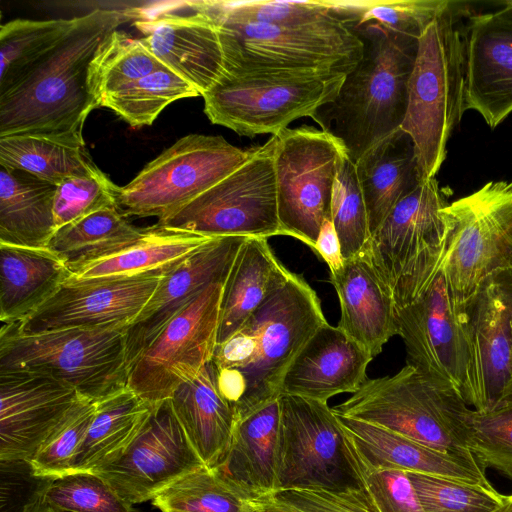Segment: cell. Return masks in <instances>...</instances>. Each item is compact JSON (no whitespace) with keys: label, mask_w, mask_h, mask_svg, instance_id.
Here are the masks:
<instances>
[{"label":"cell","mask_w":512,"mask_h":512,"mask_svg":"<svg viewBox=\"0 0 512 512\" xmlns=\"http://www.w3.org/2000/svg\"><path fill=\"white\" fill-rule=\"evenodd\" d=\"M130 9L96 8L36 59L0 81V137L45 134L83 138L85 120L101 107L97 59Z\"/></svg>","instance_id":"cell-1"},{"label":"cell","mask_w":512,"mask_h":512,"mask_svg":"<svg viewBox=\"0 0 512 512\" xmlns=\"http://www.w3.org/2000/svg\"><path fill=\"white\" fill-rule=\"evenodd\" d=\"M363 55L346 75L336 98L312 117L355 162L374 144L400 129L408 102V82L419 39L376 23L353 28Z\"/></svg>","instance_id":"cell-2"},{"label":"cell","mask_w":512,"mask_h":512,"mask_svg":"<svg viewBox=\"0 0 512 512\" xmlns=\"http://www.w3.org/2000/svg\"><path fill=\"white\" fill-rule=\"evenodd\" d=\"M325 323L316 291L290 272L239 329L251 342L249 363L239 372L217 369L219 392L234 407L237 419L280 397L293 360Z\"/></svg>","instance_id":"cell-3"},{"label":"cell","mask_w":512,"mask_h":512,"mask_svg":"<svg viewBox=\"0 0 512 512\" xmlns=\"http://www.w3.org/2000/svg\"><path fill=\"white\" fill-rule=\"evenodd\" d=\"M451 1L426 27L408 82L400 127L411 138L423 181L435 178L464 109L465 70L461 9Z\"/></svg>","instance_id":"cell-4"},{"label":"cell","mask_w":512,"mask_h":512,"mask_svg":"<svg viewBox=\"0 0 512 512\" xmlns=\"http://www.w3.org/2000/svg\"><path fill=\"white\" fill-rule=\"evenodd\" d=\"M205 13L218 30L223 74L347 75L363 55L361 38L334 12L322 20L291 25L239 22Z\"/></svg>","instance_id":"cell-5"},{"label":"cell","mask_w":512,"mask_h":512,"mask_svg":"<svg viewBox=\"0 0 512 512\" xmlns=\"http://www.w3.org/2000/svg\"><path fill=\"white\" fill-rule=\"evenodd\" d=\"M332 409L444 453L475 458L469 450V405L456 391L433 383L408 364L394 375L367 378Z\"/></svg>","instance_id":"cell-6"},{"label":"cell","mask_w":512,"mask_h":512,"mask_svg":"<svg viewBox=\"0 0 512 512\" xmlns=\"http://www.w3.org/2000/svg\"><path fill=\"white\" fill-rule=\"evenodd\" d=\"M447 204L435 178L422 181L393 207L362 251L396 310L417 300L443 265Z\"/></svg>","instance_id":"cell-7"},{"label":"cell","mask_w":512,"mask_h":512,"mask_svg":"<svg viewBox=\"0 0 512 512\" xmlns=\"http://www.w3.org/2000/svg\"><path fill=\"white\" fill-rule=\"evenodd\" d=\"M0 371L51 375L98 402L127 386L126 328H70L20 334L0 331Z\"/></svg>","instance_id":"cell-8"},{"label":"cell","mask_w":512,"mask_h":512,"mask_svg":"<svg viewBox=\"0 0 512 512\" xmlns=\"http://www.w3.org/2000/svg\"><path fill=\"white\" fill-rule=\"evenodd\" d=\"M443 271L460 313L484 281L512 268V180L490 181L442 210Z\"/></svg>","instance_id":"cell-9"},{"label":"cell","mask_w":512,"mask_h":512,"mask_svg":"<svg viewBox=\"0 0 512 512\" xmlns=\"http://www.w3.org/2000/svg\"><path fill=\"white\" fill-rule=\"evenodd\" d=\"M279 402L276 490L364 488L354 445L327 402L289 394Z\"/></svg>","instance_id":"cell-10"},{"label":"cell","mask_w":512,"mask_h":512,"mask_svg":"<svg viewBox=\"0 0 512 512\" xmlns=\"http://www.w3.org/2000/svg\"><path fill=\"white\" fill-rule=\"evenodd\" d=\"M346 75L295 73L222 74L203 95L213 124L238 135H276L332 102Z\"/></svg>","instance_id":"cell-11"},{"label":"cell","mask_w":512,"mask_h":512,"mask_svg":"<svg viewBox=\"0 0 512 512\" xmlns=\"http://www.w3.org/2000/svg\"><path fill=\"white\" fill-rule=\"evenodd\" d=\"M275 138L251 148L225 178L156 224L207 237L282 235L274 170Z\"/></svg>","instance_id":"cell-12"},{"label":"cell","mask_w":512,"mask_h":512,"mask_svg":"<svg viewBox=\"0 0 512 512\" xmlns=\"http://www.w3.org/2000/svg\"><path fill=\"white\" fill-rule=\"evenodd\" d=\"M250 152L222 136H184L120 187L118 207L128 217L160 221L233 172Z\"/></svg>","instance_id":"cell-13"},{"label":"cell","mask_w":512,"mask_h":512,"mask_svg":"<svg viewBox=\"0 0 512 512\" xmlns=\"http://www.w3.org/2000/svg\"><path fill=\"white\" fill-rule=\"evenodd\" d=\"M273 136L281 233L314 250L323 222L331 219L337 169L346 152L331 134L311 126Z\"/></svg>","instance_id":"cell-14"},{"label":"cell","mask_w":512,"mask_h":512,"mask_svg":"<svg viewBox=\"0 0 512 512\" xmlns=\"http://www.w3.org/2000/svg\"><path fill=\"white\" fill-rule=\"evenodd\" d=\"M223 284L206 287L159 331L131 363L127 387L150 405L171 398L212 360Z\"/></svg>","instance_id":"cell-15"},{"label":"cell","mask_w":512,"mask_h":512,"mask_svg":"<svg viewBox=\"0 0 512 512\" xmlns=\"http://www.w3.org/2000/svg\"><path fill=\"white\" fill-rule=\"evenodd\" d=\"M396 325L407 364L433 383L456 391L471 406L464 313L458 312L452 301L443 265L417 300L396 310Z\"/></svg>","instance_id":"cell-16"},{"label":"cell","mask_w":512,"mask_h":512,"mask_svg":"<svg viewBox=\"0 0 512 512\" xmlns=\"http://www.w3.org/2000/svg\"><path fill=\"white\" fill-rule=\"evenodd\" d=\"M203 466L168 399L152 406L140 431L116 460L91 472L133 505L152 500L168 485Z\"/></svg>","instance_id":"cell-17"},{"label":"cell","mask_w":512,"mask_h":512,"mask_svg":"<svg viewBox=\"0 0 512 512\" xmlns=\"http://www.w3.org/2000/svg\"><path fill=\"white\" fill-rule=\"evenodd\" d=\"M141 43L202 96L224 72L218 30L200 0L130 9Z\"/></svg>","instance_id":"cell-18"},{"label":"cell","mask_w":512,"mask_h":512,"mask_svg":"<svg viewBox=\"0 0 512 512\" xmlns=\"http://www.w3.org/2000/svg\"><path fill=\"white\" fill-rule=\"evenodd\" d=\"M162 277L67 280L35 312L12 325L25 335L70 328H127Z\"/></svg>","instance_id":"cell-19"},{"label":"cell","mask_w":512,"mask_h":512,"mask_svg":"<svg viewBox=\"0 0 512 512\" xmlns=\"http://www.w3.org/2000/svg\"><path fill=\"white\" fill-rule=\"evenodd\" d=\"M80 397L48 374L0 371V461H30Z\"/></svg>","instance_id":"cell-20"},{"label":"cell","mask_w":512,"mask_h":512,"mask_svg":"<svg viewBox=\"0 0 512 512\" xmlns=\"http://www.w3.org/2000/svg\"><path fill=\"white\" fill-rule=\"evenodd\" d=\"M470 353L472 409L492 411L512 404L510 311L496 276L480 286L464 309Z\"/></svg>","instance_id":"cell-21"},{"label":"cell","mask_w":512,"mask_h":512,"mask_svg":"<svg viewBox=\"0 0 512 512\" xmlns=\"http://www.w3.org/2000/svg\"><path fill=\"white\" fill-rule=\"evenodd\" d=\"M464 109L494 129L512 112V17L500 8L463 25Z\"/></svg>","instance_id":"cell-22"},{"label":"cell","mask_w":512,"mask_h":512,"mask_svg":"<svg viewBox=\"0 0 512 512\" xmlns=\"http://www.w3.org/2000/svg\"><path fill=\"white\" fill-rule=\"evenodd\" d=\"M247 238H212L162 277L140 314L126 328L128 367L165 324L206 287L225 283Z\"/></svg>","instance_id":"cell-23"},{"label":"cell","mask_w":512,"mask_h":512,"mask_svg":"<svg viewBox=\"0 0 512 512\" xmlns=\"http://www.w3.org/2000/svg\"><path fill=\"white\" fill-rule=\"evenodd\" d=\"M373 357L338 326L323 324L304 345L287 370L281 394L327 402L354 393L368 378Z\"/></svg>","instance_id":"cell-24"},{"label":"cell","mask_w":512,"mask_h":512,"mask_svg":"<svg viewBox=\"0 0 512 512\" xmlns=\"http://www.w3.org/2000/svg\"><path fill=\"white\" fill-rule=\"evenodd\" d=\"M369 465L451 478L493 488L476 458L444 453L384 427L338 415Z\"/></svg>","instance_id":"cell-25"},{"label":"cell","mask_w":512,"mask_h":512,"mask_svg":"<svg viewBox=\"0 0 512 512\" xmlns=\"http://www.w3.org/2000/svg\"><path fill=\"white\" fill-rule=\"evenodd\" d=\"M330 281L340 304L337 326L375 358L398 333L392 297L362 253L345 259Z\"/></svg>","instance_id":"cell-26"},{"label":"cell","mask_w":512,"mask_h":512,"mask_svg":"<svg viewBox=\"0 0 512 512\" xmlns=\"http://www.w3.org/2000/svg\"><path fill=\"white\" fill-rule=\"evenodd\" d=\"M279 398L237 419L228 450L212 468L247 499L276 490Z\"/></svg>","instance_id":"cell-27"},{"label":"cell","mask_w":512,"mask_h":512,"mask_svg":"<svg viewBox=\"0 0 512 512\" xmlns=\"http://www.w3.org/2000/svg\"><path fill=\"white\" fill-rule=\"evenodd\" d=\"M169 400L205 466L216 467L228 450L237 418L233 406L218 390L213 361L194 379L180 385Z\"/></svg>","instance_id":"cell-28"},{"label":"cell","mask_w":512,"mask_h":512,"mask_svg":"<svg viewBox=\"0 0 512 512\" xmlns=\"http://www.w3.org/2000/svg\"><path fill=\"white\" fill-rule=\"evenodd\" d=\"M72 275L49 248L0 243V319L15 324L35 312Z\"/></svg>","instance_id":"cell-29"},{"label":"cell","mask_w":512,"mask_h":512,"mask_svg":"<svg viewBox=\"0 0 512 512\" xmlns=\"http://www.w3.org/2000/svg\"><path fill=\"white\" fill-rule=\"evenodd\" d=\"M354 165L372 234L393 207L423 181L413 142L398 129L366 150Z\"/></svg>","instance_id":"cell-30"},{"label":"cell","mask_w":512,"mask_h":512,"mask_svg":"<svg viewBox=\"0 0 512 512\" xmlns=\"http://www.w3.org/2000/svg\"><path fill=\"white\" fill-rule=\"evenodd\" d=\"M290 272L267 238H247L223 284L217 344L235 334Z\"/></svg>","instance_id":"cell-31"},{"label":"cell","mask_w":512,"mask_h":512,"mask_svg":"<svg viewBox=\"0 0 512 512\" xmlns=\"http://www.w3.org/2000/svg\"><path fill=\"white\" fill-rule=\"evenodd\" d=\"M211 239L154 224L147 227L143 236L130 246L88 264L73 273L68 280L164 276Z\"/></svg>","instance_id":"cell-32"},{"label":"cell","mask_w":512,"mask_h":512,"mask_svg":"<svg viewBox=\"0 0 512 512\" xmlns=\"http://www.w3.org/2000/svg\"><path fill=\"white\" fill-rule=\"evenodd\" d=\"M56 185L0 166V243L47 248L56 232Z\"/></svg>","instance_id":"cell-33"},{"label":"cell","mask_w":512,"mask_h":512,"mask_svg":"<svg viewBox=\"0 0 512 512\" xmlns=\"http://www.w3.org/2000/svg\"><path fill=\"white\" fill-rule=\"evenodd\" d=\"M152 405L127 386L96 402L90 427L72 463L71 473L91 472L116 460L136 437Z\"/></svg>","instance_id":"cell-34"},{"label":"cell","mask_w":512,"mask_h":512,"mask_svg":"<svg viewBox=\"0 0 512 512\" xmlns=\"http://www.w3.org/2000/svg\"><path fill=\"white\" fill-rule=\"evenodd\" d=\"M146 228L133 225L119 207L96 211L56 230L48 247L73 273L130 246Z\"/></svg>","instance_id":"cell-35"},{"label":"cell","mask_w":512,"mask_h":512,"mask_svg":"<svg viewBox=\"0 0 512 512\" xmlns=\"http://www.w3.org/2000/svg\"><path fill=\"white\" fill-rule=\"evenodd\" d=\"M0 166L29 173L57 186L66 178L87 173L97 165L83 138L14 134L0 137Z\"/></svg>","instance_id":"cell-36"},{"label":"cell","mask_w":512,"mask_h":512,"mask_svg":"<svg viewBox=\"0 0 512 512\" xmlns=\"http://www.w3.org/2000/svg\"><path fill=\"white\" fill-rule=\"evenodd\" d=\"M201 96L181 76L167 67L156 70L124 88L101 98V107L111 109L132 127L151 125L172 102Z\"/></svg>","instance_id":"cell-37"},{"label":"cell","mask_w":512,"mask_h":512,"mask_svg":"<svg viewBox=\"0 0 512 512\" xmlns=\"http://www.w3.org/2000/svg\"><path fill=\"white\" fill-rule=\"evenodd\" d=\"M152 504L161 512H250V500L207 466L168 485Z\"/></svg>","instance_id":"cell-38"},{"label":"cell","mask_w":512,"mask_h":512,"mask_svg":"<svg viewBox=\"0 0 512 512\" xmlns=\"http://www.w3.org/2000/svg\"><path fill=\"white\" fill-rule=\"evenodd\" d=\"M332 11L348 26L365 23L419 39L426 27L451 1L447 0H372L327 1Z\"/></svg>","instance_id":"cell-39"},{"label":"cell","mask_w":512,"mask_h":512,"mask_svg":"<svg viewBox=\"0 0 512 512\" xmlns=\"http://www.w3.org/2000/svg\"><path fill=\"white\" fill-rule=\"evenodd\" d=\"M423 512H498L512 504V495L494 487L451 478L407 472Z\"/></svg>","instance_id":"cell-40"},{"label":"cell","mask_w":512,"mask_h":512,"mask_svg":"<svg viewBox=\"0 0 512 512\" xmlns=\"http://www.w3.org/2000/svg\"><path fill=\"white\" fill-rule=\"evenodd\" d=\"M331 221L344 259L361 254L371 234L355 165L347 154L342 156L337 169L331 201Z\"/></svg>","instance_id":"cell-41"},{"label":"cell","mask_w":512,"mask_h":512,"mask_svg":"<svg viewBox=\"0 0 512 512\" xmlns=\"http://www.w3.org/2000/svg\"><path fill=\"white\" fill-rule=\"evenodd\" d=\"M165 66L141 43L116 30L97 59L94 81L101 98L132 84ZM101 105V104H100Z\"/></svg>","instance_id":"cell-42"},{"label":"cell","mask_w":512,"mask_h":512,"mask_svg":"<svg viewBox=\"0 0 512 512\" xmlns=\"http://www.w3.org/2000/svg\"><path fill=\"white\" fill-rule=\"evenodd\" d=\"M70 19H15L0 27V81L12 75L58 41L74 25Z\"/></svg>","instance_id":"cell-43"},{"label":"cell","mask_w":512,"mask_h":512,"mask_svg":"<svg viewBox=\"0 0 512 512\" xmlns=\"http://www.w3.org/2000/svg\"><path fill=\"white\" fill-rule=\"evenodd\" d=\"M95 410L96 402L82 396L79 398L29 461L35 475L55 478L71 473L74 457Z\"/></svg>","instance_id":"cell-44"},{"label":"cell","mask_w":512,"mask_h":512,"mask_svg":"<svg viewBox=\"0 0 512 512\" xmlns=\"http://www.w3.org/2000/svg\"><path fill=\"white\" fill-rule=\"evenodd\" d=\"M42 499L65 512H134L130 503L93 472L51 478Z\"/></svg>","instance_id":"cell-45"},{"label":"cell","mask_w":512,"mask_h":512,"mask_svg":"<svg viewBox=\"0 0 512 512\" xmlns=\"http://www.w3.org/2000/svg\"><path fill=\"white\" fill-rule=\"evenodd\" d=\"M211 16L269 25L303 24L333 15L327 1H223L201 0Z\"/></svg>","instance_id":"cell-46"},{"label":"cell","mask_w":512,"mask_h":512,"mask_svg":"<svg viewBox=\"0 0 512 512\" xmlns=\"http://www.w3.org/2000/svg\"><path fill=\"white\" fill-rule=\"evenodd\" d=\"M250 512H380L365 488L276 490L250 499Z\"/></svg>","instance_id":"cell-47"},{"label":"cell","mask_w":512,"mask_h":512,"mask_svg":"<svg viewBox=\"0 0 512 512\" xmlns=\"http://www.w3.org/2000/svg\"><path fill=\"white\" fill-rule=\"evenodd\" d=\"M120 187L97 166L56 186L53 213L56 230L96 211L118 207Z\"/></svg>","instance_id":"cell-48"},{"label":"cell","mask_w":512,"mask_h":512,"mask_svg":"<svg viewBox=\"0 0 512 512\" xmlns=\"http://www.w3.org/2000/svg\"><path fill=\"white\" fill-rule=\"evenodd\" d=\"M469 450L483 468H492L512 480V404L479 412L470 409Z\"/></svg>","instance_id":"cell-49"},{"label":"cell","mask_w":512,"mask_h":512,"mask_svg":"<svg viewBox=\"0 0 512 512\" xmlns=\"http://www.w3.org/2000/svg\"><path fill=\"white\" fill-rule=\"evenodd\" d=\"M355 454L364 488L380 512H423L406 471L371 466L359 456L356 448Z\"/></svg>","instance_id":"cell-50"},{"label":"cell","mask_w":512,"mask_h":512,"mask_svg":"<svg viewBox=\"0 0 512 512\" xmlns=\"http://www.w3.org/2000/svg\"><path fill=\"white\" fill-rule=\"evenodd\" d=\"M0 512H29L51 478L34 474L29 461H0Z\"/></svg>","instance_id":"cell-51"},{"label":"cell","mask_w":512,"mask_h":512,"mask_svg":"<svg viewBox=\"0 0 512 512\" xmlns=\"http://www.w3.org/2000/svg\"><path fill=\"white\" fill-rule=\"evenodd\" d=\"M314 251L326 262L330 273L336 272L344 265L345 259L331 219L323 222Z\"/></svg>","instance_id":"cell-52"},{"label":"cell","mask_w":512,"mask_h":512,"mask_svg":"<svg viewBox=\"0 0 512 512\" xmlns=\"http://www.w3.org/2000/svg\"><path fill=\"white\" fill-rule=\"evenodd\" d=\"M506 296L510 311V329L512 335V268L495 275Z\"/></svg>","instance_id":"cell-53"},{"label":"cell","mask_w":512,"mask_h":512,"mask_svg":"<svg viewBox=\"0 0 512 512\" xmlns=\"http://www.w3.org/2000/svg\"><path fill=\"white\" fill-rule=\"evenodd\" d=\"M29 512H65L52 507L41 499Z\"/></svg>","instance_id":"cell-54"},{"label":"cell","mask_w":512,"mask_h":512,"mask_svg":"<svg viewBox=\"0 0 512 512\" xmlns=\"http://www.w3.org/2000/svg\"><path fill=\"white\" fill-rule=\"evenodd\" d=\"M498 512H512V504L506 506L505 508H503L502 510H500Z\"/></svg>","instance_id":"cell-55"}]
</instances>
